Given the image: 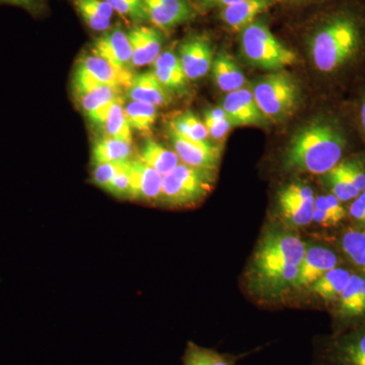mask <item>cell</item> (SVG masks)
Masks as SVG:
<instances>
[{
    "mask_svg": "<svg viewBox=\"0 0 365 365\" xmlns=\"http://www.w3.org/2000/svg\"><path fill=\"white\" fill-rule=\"evenodd\" d=\"M276 0H241L225 6L222 13L225 25L234 31H244L253 24L259 14L275 4Z\"/></svg>",
    "mask_w": 365,
    "mask_h": 365,
    "instance_id": "d6986e66",
    "label": "cell"
},
{
    "mask_svg": "<svg viewBox=\"0 0 365 365\" xmlns=\"http://www.w3.org/2000/svg\"><path fill=\"white\" fill-rule=\"evenodd\" d=\"M76 67L85 71L96 85L110 86L119 91L122 88H128L134 78L131 73L117 71L107 60L95 53L81 57Z\"/></svg>",
    "mask_w": 365,
    "mask_h": 365,
    "instance_id": "e0dca14e",
    "label": "cell"
},
{
    "mask_svg": "<svg viewBox=\"0 0 365 365\" xmlns=\"http://www.w3.org/2000/svg\"><path fill=\"white\" fill-rule=\"evenodd\" d=\"M348 175L351 178L355 187L359 192L365 190V157L364 155H352L342 160Z\"/></svg>",
    "mask_w": 365,
    "mask_h": 365,
    "instance_id": "8d00e7d4",
    "label": "cell"
},
{
    "mask_svg": "<svg viewBox=\"0 0 365 365\" xmlns=\"http://www.w3.org/2000/svg\"><path fill=\"white\" fill-rule=\"evenodd\" d=\"M132 48V66L153 64L160 54L162 34L151 26H137L128 33Z\"/></svg>",
    "mask_w": 365,
    "mask_h": 365,
    "instance_id": "2e32d148",
    "label": "cell"
},
{
    "mask_svg": "<svg viewBox=\"0 0 365 365\" xmlns=\"http://www.w3.org/2000/svg\"><path fill=\"white\" fill-rule=\"evenodd\" d=\"M314 66L323 76L338 78L365 66V7H338L317 29L311 41Z\"/></svg>",
    "mask_w": 365,
    "mask_h": 365,
    "instance_id": "6da1fadb",
    "label": "cell"
},
{
    "mask_svg": "<svg viewBox=\"0 0 365 365\" xmlns=\"http://www.w3.org/2000/svg\"><path fill=\"white\" fill-rule=\"evenodd\" d=\"M128 169L130 175L132 200L143 202H155L160 200L163 175L144 163L139 157L129 160Z\"/></svg>",
    "mask_w": 365,
    "mask_h": 365,
    "instance_id": "8fae6325",
    "label": "cell"
},
{
    "mask_svg": "<svg viewBox=\"0 0 365 365\" xmlns=\"http://www.w3.org/2000/svg\"><path fill=\"white\" fill-rule=\"evenodd\" d=\"M324 180L330 190V193L337 197L343 203L354 200L360 194L342 162L324 175Z\"/></svg>",
    "mask_w": 365,
    "mask_h": 365,
    "instance_id": "4316f807",
    "label": "cell"
},
{
    "mask_svg": "<svg viewBox=\"0 0 365 365\" xmlns=\"http://www.w3.org/2000/svg\"><path fill=\"white\" fill-rule=\"evenodd\" d=\"M78 1L90 7L95 13L100 14L103 18L111 20L113 14H114V9L106 0H78Z\"/></svg>",
    "mask_w": 365,
    "mask_h": 365,
    "instance_id": "60d3db41",
    "label": "cell"
},
{
    "mask_svg": "<svg viewBox=\"0 0 365 365\" xmlns=\"http://www.w3.org/2000/svg\"><path fill=\"white\" fill-rule=\"evenodd\" d=\"M74 6H76L83 20L86 21V25L90 26L91 30L98 31V32H106L111 28V20H109V19L103 18L100 14L95 13L93 9L78 1V0H74Z\"/></svg>",
    "mask_w": 365,
    "mask_h": 365,
    "instance_id": "74e56055",
    "label": "cell"
},
{
    "mask_svg": "<svg viewBox=\"0 0 365 365\" xmlns=\"http://www.w3.org/2000/svg\"><path fill=\"white\" fill-rule=\"evenodd\" d=\"M338 300L337 314L344 322L365 316V277L352 274L347 287Z\"/></svg>",
    "mask_w": 365,
    "mask_h": 365,
    "instance_id": "ffe728a7",
    "label": "cell"
},
{
    "mask_svg": "<svg viewBox=\"0 0 365 365\" xmlns=\"http://www.w3.org/2000/svg\"><path fill=\"white\" fill-rule=\"evenodd\" d=\"M106 136L132 143V127L125 114L123 103L118 98L113 103L104 127Z\"/></svg>",
    "mask_w": 365,
    "mask_h": 365,
    "instance_id": "83f0119b",
    "label": "cell"
},
{
    "mask_svg": "<svg viewBox=\"0 0 365 365\" xmlns=\"http://www.w3.org/2000/svg\"><path fill=\"white\" fill-rule=\"evenodd\" d=\"M76 97L91 123L103 128L113 103L119 98V90L110 86H98Z\"/></svg>",
    "mask_w": 365,
    "mask_h": 365,
    "instance_id": "ac0fdd59",
    "label": "cell"
},
{
    "mask_svg": "<svg viewBox=\"0 0 365 365\" xmlns=\"http://www.w3.org/2000/svg\"><path fill=\"white\" fill-rule=\"evenodd\" d=\"M169 135L175 153L180 160L190 167L215 170L220 163L222 150L208 140L196 141L185 138L169 129Z\"/></svg>",
    "mask_w": 365,
    "mask_h": 365,
    "instance_id": "ba28073f",
    "label": "cell"
},
{
    "mask_svg": "<svg viewBox=\"0 0 365 365\" xmlns=\"http://www.w3.org/2000/svg\"><path fill=\"white\" fill-rule=\"evenodd\" d=\"M222 109L227 113L232 126L262 125L267 120L259 109L253 91L248 88H242L228 93L223 100Z\"/></svg>",
    "mask_w": 365,
    "mask_h": 365,
    "instance_id": "7c38bea8",
    "label": "cell"
},
{
    "mask_svg": "<svg viewBox=\"0 0 365 365\" xmlns=\"http://www.w3.org/2000/svg\"><path fill=\"white\" fill-rule=\"evenodd\" d=\"M44 0H0V4L21 7L32 14H39Z\"/></svg>",
    "mask_w": 365,
    "mask_h": 365,
    "instance_id": "7bdbcfd3",
    "label": "cell"
},
{
    "mask_svg": "<svg viewBox=\"0 0 365 365\" xmlns=\"http://www.w3.org/2000/svg\"><path fill=\"white\" fill-rule=\"evenodd\" d=\"M313 222L323 225V227H334L339 223L332 216L327 215L323 211L317 210V209L314 210Z\"/></svg>",
    "mask_w": 365,
    "mask_h": 365,
    "instance_id": "ee69618b",
    "label": "cell"
},
{
    "mask_svg": "<svg viewBox=\"0 0 365 365\" xmlns=\"http://www.w3.org/2000/svg\"><path fill=\"white\" fill-rule=\"evenodd\" d=\"M124 163V162H123ZM122 163H103L95 165L93 172V184L97 185L100 188L106 189L113 178L119 170Z\"/></svg>",
    "mask_w": 365,
    "mask_h": 365,
    "instance_id": "f35d334b",
    "label": "cell"
},
{
    "mask_svg": "<svg viewBox=\"0 0 365 365\" xmlns=\"http://www.w3.org/2000/svg\"><path fill=\"white\" fill-rule=\"evenodd\" d=\"M351 275L352 273L344 268L331 269L312 285V289L321 299L337 300L347 287Z\"/></svg>",
    "mask_w": 365,
    "mask_h": 365,
    "instance_id": "484cf974",
    "label": "cell"
},
{
    "mask_svg": "<svg viewBox=\"0 0 365 365\" xmlns=\"http://www.w3.org/2000/svg\"><path fill=\"white\" fill-rule=\"evenodd\" d=\"M132 153V143L106 136L93 144L91 155L93 163L97 165L103 163L127 162L130 160Z\"/></svg>",
    "mask_w": 365,
    "mask_h": 365,
    "instance_id": "cb8c5ba5",
    "label": "cell"
},
{
    "mask_svg": "<svg viewBox=\"0 0 365 365\" xmlns=\"http://www.w3.org/2000/svg\"><path fill=\"white\" fill-rule=\"evenodd\" d=\"M213 76L216 85L225 93H232L242 88L246 78L240 67L227 54H220L212 63Z\"/></svg>",
    "mask_w": 365,
    "mask_h": 365,
    "instance_id": "603a6c76",
    "label": "cell"
},
{
    "mask_svg": "<svg viewBox=\"0 0 365 365\" xmlns=\"http://www.w3.org/2000/svg\"><path fill=\"white\" fill-rule=\"evenodd\" d=\"M151 23L160 30H170L194 18V11L185 0H143Z\"/></svg>",
    "mask_w": 365,
    "mask_h": 365,
    "instance_id": "9a60e30c",
    "label": "cell"
},
{
    "mask_svg": "<svg viewBox=\"0 0 365 365\" xmlns=\"http://www.w3.org/2000/svg\"><path fill=\"white\" fill-rule=\"evenodd\" d=\"M128 162H124L120 165L119 170L115 175L110 184L108 185L105 191L119 198L130 199L131 182L130 175H129Z\"/></svg>",
    "mask_w": 365,
    "mask_h": 365,
    "instance_id": "e575fe53",
    "label": "cell"
},
{
    "mask_svg": "<svg viewBox=\"0 0 365 365\" xmlns=\"http://www.w3.org/2000/svg\"><path fill=\"white\" fill-rule=\"evenodd\" d=\"M153 73L167 91H180L186 86L187 78L181 62L173 52L165 51L158 55L153 62Z\"/></svg>",
    "mask_w": 365,
    "mask_h": 365,
    "instance_id": "7402d4cb",
    "label": "cell"
},
{
    "mask_svg": "<svg viewBox=\"0 0 365 365\" xmlns=\"http://www.w3.org/2000/svg\"><path fill=\"white\" fill-rule=\"evenodd\" d=\"M124 109L132 128L138 131H150L157 121L158 110L155 106L131 101L125 106Z\"/></svg>",
    "mask_w": 365,
    "mask_h": 365,
    "instance_id": "4dcf8cb0",
    "label": "cell"
},
{
    "mask_svg": "<svg viewBox=\"0 0 365 365\" xmlns=\"http://www.w3.org/2000/svg\"><path fill=\"white\" fill-rule=\"evenodd\" d=\"M203 123L207 129L208 135L216 140L222 139L230 128L234 127L222 107L215 108L206 112Z\"/></svg>",
    "mask_w": 365,
    "mask_h": 365,
    "instance_id": "d6a6232c",
    "label": "cell"
},
{
    "mask_svg": "<svg viewBox=\"0 0 365 365\" xmlns=\"http://www.w3.org/2000/svg\"><path fill=\"white\" fill-rule=\"evenodd\" d=\"M216 4H220V6H227L230 4H237V2L241 1V0H212Z\"/></svg>",
    "mask_w": 365,
    "mask_h": 365,
    "instance_id": "f6af8a7d",
    "label": "cell"
},
{
    "mask_svg": "<svg viewBox=\"0 0 365 365\" xmlns=\"http://www.w3.org/2000/svg\"><path fill=\"white\" fill-rule=\"evenodd\" d=\"M341 246L348 259L365 272V230H348Z\"/></svg>",
    "mask_w": 365,
    "mask_h": 365,
    "instance_id": "1f68e13d",
    "label": "cell"
},
{
    "mask_svg": "<svg viewBox=\"0 0 365 365\" xmlns=\"http://www.w3.org/2000/svg\"><path fill=\"white\" fill-rule=\"evenodd\" d=\"M179 59L186 78L196 81L210 71L213 63L212 48L204 38H192L181 46Z\"/></svg>",
    "mask_w": 365,
    "mask_h": 365,
    "instance_id": "4fadbf2b",
    "label": "cell"
},
{
    "mask_svg": "<svg viewBox=\"0 0 365 365\" xmlns=\"http://www.w3.org/2000/svg\"><path fill=\"white\" fill-rule=\"evenodd\" d=\"M184 365H235V359L227 354L189 342L182 356Z\"/></svg>",
    "mask_w": 365,
    "mask_h": 365,
    "instance_id": "f1b7e54d",
    "label": "cell"
},
{
    "mask_svg": "<svg viewBox=\"0 0 365 365\" xmlns=\"http://www.w3.org/2000/svg\"><path fill=\"white\" fill-rule=\"evenodd\" d=\"M325 360L327 365H365V325L331 340Z\"/></svg>",
    "mask_w": 365,
    "mask_h": 365,
    "instance_id": "9c48e42d",
    "label": "cell"
},
{
    "mask_svg": "<svg viewBox=\"0 0 365 365\" xmlns=\"http://www.w3.org/2000/svg\"><path fill=\"white\" fill-rule=\"evenodd\" d=\"M139 158L163 176L169 174L180 163V158L175 151L168 150L155 140L144 143Z\"/></svg>",
    "mask_w": 365,
    "mask_h": 365,
    "instance_id": "d4e9b609",
    "label": "cell"
},
{
    "mask_svg": "<svg viewBox=\"0 0 365 365\" xmlns=\"http://www.w3.org/2000/svg\"><path fill=\"white\" fill-rule=\"evenodd\" d=\"M242 49L253 66L266 71H280L297 61L295 53L279 42L260 21H254L242 31Z\"/></svg>",
    "mask_w": 365,
    "mask_h": 365,
    "instance_id": "277c9868",
    "label": "cell"
},
{
    "mask_svg": "<svg viewBox=\"0 0 365 365\" xmlns=\"http://www.w3.org/2000/svg\"><path fill=\"white\" fill-rule=\"evenodd\" d=\"M314 191L307 185L292 182L284 187L278 195L279 210L283 220L290 227H302L313 222Z\"/></svg>",
    "mask_w": 365,
    "mask_h": 365,
    "instance_id": "52a82bcc",
    "label": "cell"
},
{
    "mask_svg": "<svg viewBox=\"0 0 365 365\" xmlns=\"http://www.w3.org/2000/svg\"><path fill=\"white\" fill-rule=\"evenodd\" d=\"M306 245L294 235L268 232L262 239L252 265V282L259 294L277 297L294 287Z\"/></svg>",
    "mask_w": 365,
    "mask_h": 365,
    "instance_id": "3957f363",
    "label": "cell"
},
{
    "mask_svg": "<svg viewBox=\"0 0 365 365\" xmlns=\"http://www.w3.org/2000/svg\"><path fill=\"white\" fill-rule=\"evenodd\" d=\"M345 121L338 114L323 115L300 129L287 151L288 169L324 176L348 158L351 133Z\"/></svg>",
    "mask_w": 365,
    "mask_h": 365,
    "instance_id": "7a4b0ae2",
    "label": "cell"
},
{
    "mask_svg": "<svg viewBox=\"0 0 365 365\" xmlns=\"http://www.w3.org/2000/svg\"><path fill=\"white\" fill-rule=\"evenodd\" d=\"M212 172L179 163L163 176L160 201L170 206H188L199 202L212 189Z\"/></svg>",
    "mask_w": 365,
    "mask_h": 365,
    "instance_id": "5b68a950",
    "label": "cell"
},
{
    "mask_svg": "<svg viewBox=\"0 0 365 365\" xmlns=\"http://www.w3.org/2000/svg\"><path fill=\"white\" fill-rule=\"evenodd\" d=\"M254 97L266 119L282 121L299 104V91L292 76L284 72L264 76L255 86Z\"/></svg>",
    "mask_w": 365,
    "mask_h": 365,
    "instance_id": "8992f818",
    "label": "cell"
},
{
    "mask_svg": "<svg viewBox=\"0 0 365 365\" xmlns=\"http://www.w3.org/2000/svg\"><path fill=\"white\" fill-rule=\"evenodd\" d=\"M116 13L137 23L150 21L143 0H106Z\"/></svg>",
    "mask_w": 365,
    "mask_h": 365,
    "instance_id": "836d02e7",
    "label": "cell"
},
{
    "mask_svg": "<svg viewBox=\"0 0 365 365\" xmlns=\"http://www.w3.org/2000/svg\"><path fill=\"white\" fill-rule=\"evenodd\" d=\"M169 129L191 140H207L208 132L205 125L192 112L182 113L173 119Z\"/></svg>",
    "mask_w": 365,
    "mask_h": 365,
    "instance_id": "f546056e",
    "label": "cell"
},
{
    "mask_svg": "<svg viewBox=\"0 0 365 365\" xmlns=\"http://www.w3.org/2000/svg\"><path fill=\"white\" fill-rule=\"evenodd\" d=\"M349 215L365 227V190L360 192L359 195L352 200L349 207Z\"/></svg>",
    "mask_w": 365,
    "mask_h": 365,
    "instance_id": "b9f144b4",
    "label": "cell"
},
{
    "mask_svg": "<svg viewBox=\"0 0 365 365\" xmlns=\"http://www.w3.org/2000/svg\"><path fill=\"white\" fill-rule=\"evenodd\" d=\"M337 255L332 250L324 247H312L306 250L294 287H312L324 274L337 267Z\"/></svg>",
    "mask_w": 365,
    "mask_h": 365,
    "instance_id": "5bb4252c",
    "label": "cell"
},
{
    "mask_svg": "<svg viewBox=\"0 0 365 365\" xmlns=\"http://www.w3.org/2000/svg\"><path fill=\"white\" fill-rule=\"evenodd\" d=\"M127 91L131 101L136 102L146 103L155 107L170 103L169 93L158 81L153 71L144 72L134 76Z\"/></svg>",
    "mask_w": 365,
    "mask_h": 365,
    "instance_id": "44dd1931",
    "label": "cell"
},
{
    "mask_svg": "<svg viewBox=\"0 0 365 365\" xmlns=\"http://www.w3.org/2000/svg\"><path fill=\"white\" fill-rule=\"evenodd\" d=\"M353 121L365 144V83L359 86L352 104Z\"/></svg>",
    "mask_w": 365,
    "mask_h": 365,
    "instance_id": "ab89813d",
    "label": "cell"
},
{
    "mask_svg": "<svg viewBox=\"0 0 365 365\" xmlns=\"http://www.w3.org/2000/svg\"><path fill=\"white\" fill-rule=\"evenodd\" d=\"M314 209L323 211L327 215L332 216L338 222H342L347 216V210L343 205L342 201H340L337 197L333 194L328 195L319 196L314 200Z\"/></svg>",
    "mask_w": 365,
    "mask_h": 365,
    "instance_id": "d590c367",
    "label": "cell"
},
{
    "mask_svg": "<svg viewBox=\"0 0 365 365\" xmlns=\"http://www.w3.org/2000/svg\"><path fill=\"white\" fill-rule=\"evenodd\" d=\"M93 53L107 60L112 66L122 73H131L132 48L128 34L123 29L117 28L105 33L96 41Z\"/></svg>",
    "mask_w": 365,
    "mask_h": 365,
    "instance_id": "30bf717a",
    "label": "cell"
}]
</instances>
